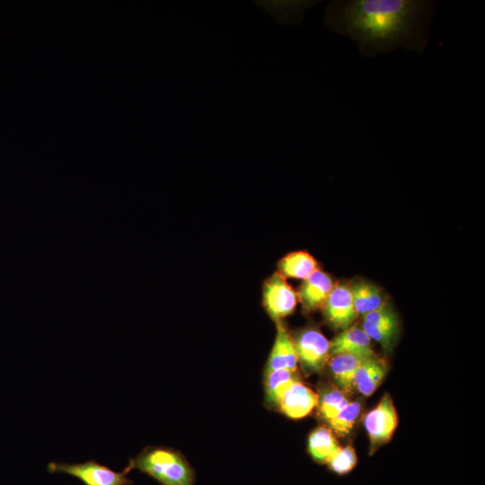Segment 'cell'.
<instances>
[{
    "instance_id": "cell-1",
    "label": "cell",
    "mask_w": 485,
    "mask_h": 485,
    "mask_svg": "<svg viewBox=\"0 0 485 485\" xmlns=\"http://www.w3.org/2000/svg\"><path fill=\"white\" fill-rule=\"evenodd\" d=\"M435 12L428 0H336L326 7L324 23L366 57L398 48L422 54Z\"/></svg>"
},
{
    "instance_id": "cell-2",
    "label": "cell",
    "mask_w": 485,
    "mask_h": 485,
    "mask_svg": "<svg viewBox=\"0 0 485 485\" xmlns=\"http://www.w3.org/2000/svg\"><path fill=\"white\" fill-rule=\"evenodd\" d=\"M132 469L149 475L161 485H194V472L177 451L163 446L145 448L128 462Z\"/></svg>"
},
{
    "instance_id": "cell-3",
    "label": "cell",
    "mask_w": 485,
    "mask_h": 485,
    "mask_svg": "<svg viewBox=\"0 0 485 485\" xmlns=\"http://www.w3.org/2000/svg\"><path fill=\"white\" fill-rule=\"evenodd\" d=\"M47 469L50 473L73 476L84 485H131L127 477L132 470L129 463L122 472H115L95 460L74 463L50 462Z\"/></svg>"
},
{
    "instance_id": "cell-4",
    "label": "cell",
    "mask_w": 485,
    "mask_h": 485,
    "mask_svg": "<svg viewBox=\"0 0 485 485\" xmlns=\"http://www.w3.org/2000/svg\"><path fill=\"white\" fill-rule=\"evenodd\" d=\"M397 424L396 409L392 398L386 393L364 419V426L370 441L371 454L391 439Z\"/></svg>"
},
{
    "instance_id": "cell-5",
    "label": "cell",
    "mask_w": 485,
    "mask_h": 485,
    "mask_svg": "<svg viewBox=\"0 0 485 485\" xmlns=\"http://www.w3.org/2000/svg\"><path fill=\"white\" fill-rule=\"evenodd\" d=\"M295 341L298 361L309 372L323 369L330 357V341L318 330L302 331Z\"/></svg>"
},
{
    "instance_id": "cell-6",
    "label": "cell",
    "mask_w": 485,
    "mask_h": 485,
    "mask_svg": "<svg viewBox=\"0 0 485 485\" xmlns=\"http://www.w3.org/2000/svg\"><path fill=\"white\" fill-rule=\"evenodd\" d=\"M296 304L297 294L279 272L274 273L265 281L263 304L271 318L280 320L289 315Z\"/></svg>"
},
{
    "instance_id": "cell-7",
    "label": "cell",
    "mask_w": 485,
    "mask_h": 485,
    "mask_svg": "<svg viewBox=\"0 0 485 485\" xmlns=\"http://www.w3.org/2000/svg\"><path fill=\"white\" fill-rule=\"evenodd\" d=\"M323 308L327 322L335 329L345 330L352 326L357 315L354 308L350 287L346 284L334 285Z\"/></svg>"
},
{
    "instance_id": "cell-8",
    "label": "cell",
    "mask_w": 485,
    "mask_h": 485,
    "mask_svg": "<svg viewBox=\"0 0 485 485\" xmlns=\"http://www.w3.org/2000/svg\"><path fill=\"white\" fill-rule=\"evenodd\" d=\"M318 396L311 388L296 380L283 393L278 406L288 418L302 419L315 408Z\"/></svg>"
},
{
    "instance_id": "cell-9",
    "label": "cell",
    "mask_w": 485,
    "mask_h": 485,
    "mask_svg": "<svg viewBox=\"0 0 485 485\" xmlns=\"http://www.w3.org/2000/svg\"><path fill=\"white\" fill-rule=\"evenodd\" d=\"M333 287L331 278L325 272L316 269L304 279L299 288L298 296L304 308L311 312L323 306Z\"/></svg>"
},
{
    "instance_id": "cell-10",
    "label": "cell",
    "mask_w": 485,
    "mask_h": 485,
    "mask_svg": "<svg viewBox=\"0 0 485 485\" xmlns=\"http://www.w3.org/2000/svg\"><path fill=\"white\" fill-rule=\"evenodd\" d=\"M330 354H352L368 357L375 353L371 340L362 327L350 326L343 330L330 342Z\"/></svg>"
},
{
    "instance_id": "cell-11",
    "label": "cell",
    "mask_w": 485,
    "mask_h": 485,
    "mask_svg": "<svg viewBox=\"0 0 485 485\" xmlns=\"http://www.w3.org/2000/svg\"><path fill=\"white\" fill-rule=\"evenodd\" d=\"M297 362L294 340L281 324L278 325L277 336L269 357L266 373L281 369L295 372Z\"/></svg>"
},
{
    "instance_id": "cell-12",
    "label": "cell",
    "mask_w": 485,
    "mask_h": 485,
    "mask_svg": "<svg viewBox=\"0 0 485 485\" xmlns=\"http://www.w3.org/2000/svg\"><path fill=\"white\" fill-rule=\"evenodd\" d=\"M387 373L386 362L375 355L366 358L357 369L354 388L370 396L378 388Z\"/></svg>"
},
{
    "instance_id": "cell-13",
    "label": "cell",
    "mask_w": 485,
    "mask_h": 485,
    "mask_svg": "<svg viewBox=\"0 0 485 485\" xmlns=\"http://www.w3.org/2000/svg\"><path fill=\"white\" fill-rule=\"evenodd\" d=\"M357 314L365 315L387 304L381 290L374 284L360 280L350 286Z\"/></svg>"
},
{
    "instance_id": "cell-14",
    "label": "cell",
    "mask_w": 485,
    "mask_h": 485,
    "mask_svg": "<svg viewBox=\"0 0 485 485\" xmlns=\"http://www.w3.org/2000/svg\"><path fill=\"white\" fill-rule=\"evenodd\" d=\"M366 358L367 357L352 354L332 355L329 362L330 369L335 382L342 392H348L354 388L355 374Z\"/></svg>"
},
{
    "instance_id": "cell-15",
    "label": "cell",
    "mask_w": 485,
    "mask_h": 485,
    "mask_svg": "<svg viewBox=\"0 0 485 485\" xmlns=\"http://www.w3.org/2000/svg\"><path fill=\"white\" fill-rule=\"evenodd\" d=\"M340 447L331 430L324 427L315 428L308 438V452L319 463H328Z\"/></svg>"
},
{
    "instance_id": "cell-16",
    "label": "cell",
    "mask_w": 485,
    "mask_h": 485,
    "mask_svg": "<svg viewBox=\"0 0 485 485\" xmlns=\"http://www.w3.org/2000/svg\"><path fill=\"white\" fill-rule=\"evenodd\" d=\"M315 259L306 251H294L286 255L278 262L279 273L285 278L305 279L317 268Z\"/></svg>"
},
{
    "instance_id": "cell-17",
    "label": "cell",
    "mask_w": 485,
    "mask_h": 485,
    "mask_svg": "<svg viewBox=\"0 0 485 485\" xmlns=\"http://www.w3.org/2000/svg\"><path fill=\"white\" fill-rule=\"evenodd\" d=\"M296 380L295 372L286 369L266 373L265 393L267 402L278 406L283 393Z\"/></svg>"
},
{
    "instance_id": "cell-18",
    "label": "cell",
    "mask_w": 485,
    "mask_h": 485,
    "mask_svg": "<svg viewBox=\"0 0 485 485\" xmlns=\"http://www.w3.org/2000/svg\"><path fill=\"white\" fill-rule=\"evenodd\" d=\"M348 402L349 401L344 392L340 389H331L318 396L317 405L321 416L328 422L344 409Z\"/></svg>"
},
{
    "instance_id": "cell-19",
    "label": "cell",
    "mask_w": 485,
    "mask_h": 485,
    "mask_svg": "<svg viewBox=\"0 0 485 485\" xmlns=\"http://www.w3.org/2000/svg\"><path fill=\"white\" fill-rule=\"evenodd\" d=\"M361 405L357 401H349L337 415L331 419L328 423L339 435L345 436L353 428L360 413Z\"/></svg>"
},
{
    "instance_id": "cell-20",
    "label": "cell",
    "mask_w": 485,
    "mask_h": 485,
    "mask_svg": "<svg viewBox=\"0 0 485 485\" xmlns=\"http://www.w3.org/2000/svg\"><path fill=\"white\" fill-rule=\"evenodd\" d=\"M357 463V456L351 445L340 447L328 462L331 472L337 475H346L351 472Z\"/></svg>"
},
{
    "instance_id": "cell-21",
    "label": "cell",
    "mask_w": 485,
    "mask_h": 485,
    "mask_svg": "<svg viewBox=\"0 0 485 485\" xmlns=\"http://www.w3.org/2000/svg\"><path fill=\"white\" fill-rule=\"evenodd\" d=\"M362 329L370 340L377 341L385 350H389L398 331L397 326L376 325L363 321Z\"/></svg>"
},
{
    "instance_id": "cell-22",
    "label": "cell",
    "mask_w": 485,
    "mask_h": 485,
    "mask_svg": "<svg viewBox=\"0 0 485 485\" xmlns=\"http://www.w3.org/2000/svg\"><path fill=\"white\" fill-rule=\"evenodd\" d=\"M363 321L376 325L397 326L398 320L394 312L386 304L385 306L363 315Z\"/></svg>"
}]
</instances>
